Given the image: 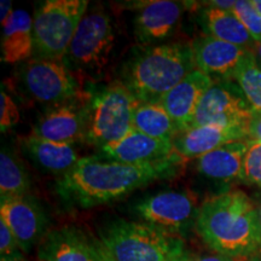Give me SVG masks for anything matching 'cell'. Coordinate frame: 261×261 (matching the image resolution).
I'll list each match as a JSON object with an SVG mask.
<instances>
[{
	"mask_svg": "<svg viewBox=\"0 0 261 261\" xmlns=\"http://www.w3.org/2000/svg\"><path fill=\"white\" fill-rule=\"evenodd\" d=\"M184 159L178 154L159 162L123 163L100 156H86L61 175L56 191L62 201L80 208L117 201L152 182L171 179L180 172Z\"/></svg>",
	"mask_w": 261,
	"mask_h": 261,
	"instance_id": "1",
	"label": "cell"
},
{
	"mask_svg": "<svg viewBox=\"0 0 261 261\" xmlns=\"http://www.w3.org/2000/svg\"><path fill=\"white\" fill-rule=\"evenodd\" d=\"M196 231L213 252L233 259L257 256L261 247L256 203L242 190L207 198L198 208Z\"/></svg>",
	"mask_w": 261,
	"mask_h": 261,
	"instance_id": "2",
	"label": "cell"
},
{
	"mask_svg": "<svg viewBox=\"0 0 261 261\" xmlns=\"http://www.w3.org/2000/svg\"><path fill=\"white\" fill-rule=\"evenodd\" d=\"M195 69L191 44L152 45L126 64L121 83L139 103H159Z\"/></svg>",
	"mask_w": 261,
	"mask_h": 261,
	"instance_id": "3",
	"label": "cell"
},
{
	"mask_svg": "<svg viewBox=\"0 0 261 261\" xmlns=\"http://www.w3.org/2000/svg\"><path fill=\"white\" fill-rule=\"evenodd\" d=\"M110 261H168L187 252L184 240L146 223L117 219L98 231Z\"/></svg>",
	"mask_w": 261,
	"mask_h": 261,
	"instance_id": "4",
	"label": "cell"
},
{
	"mask_svg": "<svg viewBox=\"0 0 261 261\" xmlns=\"http://www.w3.org/2000/svg\"><path fill=\"white\" fill-rule=\"evenodd\" d=\"M139 102L121 81L104 85L87 97L85 143L100 149L122 139L132 129Z\"/></svg>",
	"mask_w": 261,
	"mask_h": 261,
	"instance_id": "5",
	"label": "cell"
},
{
	"mask_svg": "<svg viewBox=\"0 0 261 261\" xmlns=\"http://www.w3.org/2000/svg\"><path fill=\"white\" fill-rule=\"evenodd\" d=\"M87 0H46L33 19L35 58L63 61L81 19Z\"/></svg>",
	"mask_w": 261,
	"mask_h": 261,
	"instance_id": "6",
	"label": "cell"
},
{
	"mask_svg": "<svg viewBox=\"0 0 261 261\" xmlns=\"http://www.w3.org/2000/svg\"><path fill=\"white\" fill-rule=\"evenodd\" d=\"M115 45L112 18L103 11L86 12L77 27L64 57L69 69L86 74H99L107 64Z\"/></svg>",
	"mask_w": 261,
	"mask_h": 261,
	"instance_id": "7",
	"label": "cell"
},
{
	"mask_svg": "<svg viewBox=\"0 0 261 261\" xmlns=\"http://www.w3.org/2000/svg\"><path fill=\"white\" fill-rule=\"evenodd\" d=\"M198 208L191 191L166 190L146 196L133 211L143 223L182 238L196 226Z\"/></svg>",
	"mask_w": 261,
	"mask_h": 261,
	"instance_id": "8",
	"label": "cell"
},
{
	"mask_svg": "<svg viewBox=\"0 0 261 261\" xmlns=\"http://www.w3.org/2000/svg\"><path fill=\"white\" fill-rule=\"evenodd\" d=\"M24 89L39 103L58 104L84 96L80 84L64 61L34 58L21 70Z\"/></svg>",
	"mask_w": 261,
	"mask_h": 261,
	"instance_id": "9",
	"label": "cell"
},
{
	"mask_svg": "<svg viewBox=\"0 0 261 261\" xmlns=\"http://www.w3.org/2000/svg\"><path fill=\"white\" fill-rule=\"evenodd\" d=\"M252 110L237 85L233 81H215L198 103L190 128L202 126L248 128Z\"/></svg>",
	"mask_w": 261,
	"mask_h": 261,
	"instance_id": "10",
	"label": "cell"
},
{
	"mask_svg": "<svg viewBox=\"0 0 261 261\" xmlns=\"http://www.w3.org/2000/svg\"><path fill=\"white\" fill-rule=\"evenodd\" d=\"M38 261H110L98 238L75 225L46 233L38 247Z\"/></svg>",
	"mask_w": 261,
	"mask_h": 261,
	"instance_id": "11",
	"label": "cell"
},
{
	"mask_svg": "<svg viewBox=\"0 0 261 261\" xmlns=\"http://www.w3.org/2000/svg\"><path fill=\"white\" fill-rule=\"evenodd\" d=\"M196 69L215 81H233L234 75L253 55L249 48L214 39L208 35L196 38L191 42Z\"/></svg>",
	"mask_w": 261,
	"mask_h": 261,
	"instance_id": "12",
	"label": "cell"
},
{
	"mask_svg": "<svg viewBox=\"0 0 261 261\" xmlns=\"http://www.w3.org/2000/svg\"><path fill=\"white\" fill-rule=\"evenodd\" d=\"M87 128V98L81 96L51 108L33 128V135L51 142L73 145L85 142Z\"/></svg>",
	"mask_w": 261,
	"mask_h": 261,
	"instance_id": "13",
	"label": "cell"
},
{
	"mask_svg": "<svg viewBox=\"0 0 261 261\" xmlns=\"http://www.w3.org/2000/svg\"><path fill=\"white\" fill-rule=\"evenodd\" d=\"M0 217L17 238L19 248L29 253L46 236L47 218L40 204L28 196L0 200Z\"/></svg>",
	"mask_w": 261,
	"mask_h": 261,
	"instance_id": "14",
	"label": "cell"
},
{
	"mask_svg": "<svg viewBox=\"0 0 261 261\" xmlns=\"http://www.w3.org/2000/svg\"><path fill=\"white\" fill-rule=\"evenodd\" d=\"M214 83L211 76L195 69L160 100L179 132L190 128L198 103Z\"/></svg>",
	"mask_w": 261,
	"mask_h": 261,
	"instance_id": "15",
	"label": "cell"
},
{
	"mask_svg": "<svg viewBox=\"0 0 261 261\" xmlns=\"http://www.w3.org/2000/svg\"><path fill=\"white\" fill-rule=\"evenodd\" d=\"M184 5L171 0H152L139 6L135 18V35L143 45L156 44L172 37L180 21Z\"/></svg>",
	"mask_w": 261,
	"mask_h": 261,
	"instance_id": "16",
	"label": "cell"
},
{
	"mask_svg": "<svg viewBox=\"0 0 261 261\" xmlns=\"http://www.w3.org/2000/svg\"><path fill=\"white\" fill-rule=\"evenodd\" d=\"M98 150V156L100 158L132 165L163 161L177 154L172 142L152 138L135 128L130 129L122 139Z\"/></svg>",
	"mask_w": 261,
	"mask_h": 261,
	"instance_id": "17",
	"label": "cell"
},
{
	"mask_svg": "<svg viewBox=\"0 0 261 261\" xmlns=\"http://www.w3.org/2000/svg\"><path fill=\"white\" fill-rule=\"evenodd\" d=\"M240 140H248V128L202 126L179 132L172 144L179 156L184 160H192L228 143Z\"/></svg>",
	"mask_w": 261,
	"mask_h": 261,
	"instance_id": "18",
	"label": "cell"
},
{
	"mask_svg": "<svg viewBox=\"0 0 261 261\" xmlns=\"http://www.w3.org/2000/svg\"><path fill=\"white\" fill-rule=\"evenodd\" d=\"M248 140L225 144L196 159V171L213 181L231 184L242 182L244 156Z\"/></svg>",
	"mask_w": 261,
	"mask_h": 261,
	"instance_id": "19",
	"label": "cell"
},
{
	"mask_svg": "<svg viewBox=\"0 0 261 261\" xmlns=\"http://www.w3.org/2000/svg\"><path fill=\"white\" fill-rule=\"evenodd\" d=\"M21 145L39 167L56 174H65L80 160L73 145L42 139L33 133L21 138Z\"/></svg>",
	"mask_w": 261,
	"mask_h": 261,
	"instance_id": "20",
	"label": "cell"
},
{
	"mask_svg": "<svg viewBox=\"0 0 261 261\" xmlns=\"http://www.w3.org/2000/svg\"><path fill=\"white\" fill-rule=\"evenodd\" d=\"M34 54L33 19L24 10H15L9 22L3 27L2 62L21 63Z\"/></svg>",
	"mask_w": 261,
	"mask_h": 261,
	"instance_id": "21",
	"label": "cell"
},
{
	"mask_svg": "<svg viewBox=\"0 0 261 261\" xmlns=\"http://www.w3.org/2000/svg\"><path fill=\"white\" fill-rule=\"evenodd\" d=\"M200 24L205 35L253 50L255 40L232 11L207 5L200 12Z\"/></svg>",
	"mask_w": 261,
	"mask_h": 261,
	"instance_id": "22",
	"label": "cell"
},
{
	"mask_svg": "<svg viewBox=\"0 0 261 261\" xmlns=\"http://www.w3.org/2000/svg\"><path fill=\"white\" fill-rule=\"evenodd\" d=\"M132 128L156 139L173 142L179 130L160 103H139L133 115Z\"/></svg>",
	"mask_w": 261,
	"mask_h": 261,
	"instance_id": "23",
	"label": "cell"
},
{
	"mask_svg": "<svg viewBox=\"0 0 261 261\" xmlns=\"http://www.w3.org/2000/svg\"><path fill=\"white\" fill-rule=\"evenodd\" d=\"M31 178L23 162L15 152L3 148L0 152V196L2 198L27 196Z\"/></svg>",
	"mask_w": 261,
	"mask_h": 261,
	"instance_id": "24",
	"label": "cell"
},
{
	"mask_svg": "<svg viewBox=\"0 0 261 261\" xmlns=\"http://www.w3.org/2000/svg\"><path fill=\"white\" fill-rule=\"evenodd\" d=\"M233 83L246 98L253 113L261 112V65L257 63L254 54L246 61L237 74Z\"/></svg>",
	"mask_w": 261,
	"mask_h": 261,
	"instance_id": "25",
	"label": "cell"
},
{
	"mask_svg": "<svg viewBox=\"0 0 261 261\" xmlns=\"http://www.w3.org/2000/svg\"><path fill=\"white\" fill-rule=\"evenodd\" d=\"M231 11L242 22L254 40L261 41V15L252 0H237Z\"/></svg>",
	"mask_w": 261,
	"mask_h": 261,
	"instance_id": "26",
	"label": "cell"
},
{
	"mask_svg": "<svg viewBox=\"0 0 261 261\" xmlns=\"http://www.w3.org/2000/svg\"><path fill=\"white\" fill-rule=\"evenodd\" d=\"M242 182L261 189V143L248 140V150L244 156Z\"/></svg>",
	"mask_w": 261,
	"mask_h": 261,
	"instance_id": "27",
	"label": "cell"
},
{
	"mask_svg": "<svg viewBox=\"0 0 261 261\" xmlns=\"http://www.w3.org/2000/svg\"><path fill=\"white\" fill-rule=\"evenodd\" d=\"M19 122V112L15 100L2 89L0 93V129L4 133Z\"/></svg>",
	"mask_w": 261,
	"mask_h": 261,
	"instance_id": "28",
	"label": "cell"
},
{
	"mask_svg": "<svg viewBox=\"0 0 261 261\" xmlns=\"http://www.w3.org/2000/svg\"><path fill=\"white\" fill-rule=\"evenodd\" d=\"M22 253L23 252L19 248L17 238H16L5 219L0 217V254H2V256L18 255Z\"/></svg>",
	"mask_w": 261,
	"mask_h": 261,
	"instance_id": "29",
	"label": "cell"
},
{
	"mask_svg": "<svg viewBox=\"0 0 261 261\" xmlns=\"http://www.w3.org/2000/svg\"><path fill=\"white\" fill-rule=\"evenodd\" d=\"M248 140L261 143V112L253 113L248 126Z\"/></svg>",
	"mask_w": 261,
	"mask_h": 261,
	"instance_id": "30",
	"label": "cell"
},
{
	"mask_svg": "<svg viewBox=\"0 0 261 261\" xmlns=\"http://www.w3.org/2000/svg\"><path fill=\"white\" fill-rule=\"evenodd\" d=\"M12 14H14V10H12L11 0H2L0 2V21H2L3 27L8 23Z\"/></svg>",
	"mask_w": 261,
	"mask_h": 261,
	"instance_id": "31",
	"label": "cell"
},
{
	"mask_svg": "<svg viewBox=\"0 0 261 261\" xmlns=\"http://www.w3.org/2000/svg\"><path fill=\"white\" fill-rule=\"evenodd\" d=\"M192 261H241L240 259H233V257H228L225 255H220V254H211V255H201V256H194Z\"/></svg>",
	"mask_w": 261,
	"mask_h": 261,
	"instance_id": "32",
	"label": "cell"
},
{
	"mask_svg": "<svg viewBox=\"0 0 261 261\" xmlns=\"http://www.w3.org/2000/svg\"><path fill=\"white\" fill-rule=\"evenodd\" d=\"M252 51H253L254 56H255V58H256L257 63L261 65V41H255Z\"/></svg>",
	"mask_w": 261,
	"mask_h": 261,
	"instance_id": "33",
	"label": "cell"
},
{
	"mask_svg": "<svg viewBox=\"0 0 261 261\" xmlns=\"http://www.w3.org/2000/svg\"><path fill=\"white\" fill-rule=\"evenodd\" d=\"M192 259H194V255L189 252V250H187L184 254H181L180 256H177L174 257V259H171L168 261H192Z\"/></svg>",
	"mask_w": 261,
	"mask_h": 261,
	"instance_id": "34",
	"label": "cell"
},
{
	"mask_svg": "<svg viewBox=\"0 0 261 261\" xmlns=\"http://www.w3.org/2000/svg\"><path fill=\"white\" fill-rule=\"evenodd\" d=\"M0 261H28L24 259L22 254H18V255H12V256H2Z\"/></svg>",
	"mask_w": 261,
	"mask_h": 261,
	"instance_id": "35",
	"label": "cell"
},
{
	"mask_svg": "<svg viewBox=\"0 0 261 261\" xmlns=\"http://www.w3.org/2000/svg\"><path fill=\"white\" fill-rule=\"evenodd\" d=\"M257 211H259V217H260V226H261V194L259 195V200H257ZM256 261H261V247H260V250H259V254H257V257H256Z\"/></svg>",
	"mask_w": 261,
	"mask_h": 261,
	"instance_id": "36",
	"label": "cell"
},
{
	"mask_svg": "<svg viewBox=\"0 0 261 261\" xmlns=\"http://www.w3.org/2000/svg\"><path fill=\"white\" fill-rule=\"evenodd\" d=\"M254 6H255L257 11H259V14L261 15V0H252Z\"/></svg>",
	"mask_w": 261,
	"mask_h": 261,
	"instance_id": "37",
	"label": "cell"
}]
</instances>
